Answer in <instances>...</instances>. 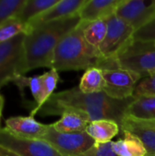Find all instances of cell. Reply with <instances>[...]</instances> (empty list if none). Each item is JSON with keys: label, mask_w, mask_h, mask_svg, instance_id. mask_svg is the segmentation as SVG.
Masks as SVG:
<instances>
[{"label": "cell", "mask_w": 155, "mask_h": 156, "mask_svg": "<svg viewBox=\"0 0 155 156\" xmlns=\"http://www.w3.org/2000/svg\"><path fill=\"white\" fill-rule=\"evenodd\" d=\"M79 156H118L112 150V142L107 144H95L88 152Z\"/></svg>", "instance_id": "cell-27"}, {"label": "cell", "mask_w": 155, "mask_h": 156, "mask_svg": "<svg viewBox=\"0 0 155 156\" xmlns=\"http://www.w3.org/2000/svg\"><path fill=\"white\" fill-rule=\"evenodd\" d=\"M78 15L32 28L24 38L26 71L38 68L52 69L53 56L59 42L80 23Z\"/></svg>", "instance_id": "cell-2"}, {"label": "cell", "mask_w": 155, "mask_h": 156, "mask_svg": "<svg viewBox=\"0 0 155 156\" xmlns=\"http://www.w3.org/2000/svg\"><path fill=\"white\" fill-rule=\"evenodd\" d=\"M155 96V71L141 80L135 88L133 97L138 96Z\"/></svg>", "instance_id": "cell-25"}, {"label": "cell", "mask_w": 155, "mask_h": 156, "mask_svg": "<svg viewBox=\"0 0 155 156\" xmlns=\"http://www.w3.org/2000/svg\"><path fill=\"white\" fill-rule=\"evenodd\" d=\"M48 124H43L32 116H16L5 120V130L15 136L26 139L42 140Z\"/></svg>", "instance_id": "cell-13"}, {"label": "cell", "mask_w": 155, "mask_h": 156, "mask_svg": "<svg viewBox=\"0 0 155 156\" xmlns=\"http://www.w3.org/2000/svg\"><path fill=\"white\" fill-rule=\"evenodd\" d=\"M125 116L137 119H155V96L134 97L127 108Z\"/></svg>", "instance_id": "cell-18"}, {"label": "cell", "mask_w": 155, "mask_h": 156, "mask_svg": "<svg viewBox=\"0 0 155 156\" xmlns=\"http://www.w3.org/2000/svg\"><path fill=\"white\" fill-rule=\"evenodd\" d=\"M86 21L69 33L55 49L52 69L58 71L81 70L97 68L101 57L98 48L92 47L84 37Z\"/></svg>", "instance_id": "cell-3"}, {"label": "cell", "mask_w": 155, "mask_h": 156, "mask_svg": "<svg viewBox=\"0 0 155 156\" xmlns=\"http://www.w3.org/2000/svg\"><path fill=\"white\" fill-rule=\"evenodd\" d=\"M59 0H26L21 12L16 16L25 23H28L54 6Z\"/></svg>", "instance_id": "cell-20"}, {"label": "cell", "mask_w": 155, "mask_h": 156, "mask_svg": "<svg viewBox=\"0 0 155 156\" xmlns=\"http://www.w3.org/2000/svg\"><path fill=\"white\" fill-rule=\"evenodd\" d=\"M123 138L112 142V150L118 156H147L142 141L129 132H122Z\"/></svg>", "instance_id": "cell-17"}, {"label": "cell", "mask_w": 155, "mask_h": 156, "mask_svg": "<svg viewBox=\"0 0 155 156\" xmlns=\"http://www.w3.org/2000/svg\"><path fill=\"white\" fill-rule=\"evenodd\" d=\"M133 40L155 42V18L134 32Z\"/></svg>", "instance_id": "cell-26"}, {"label": "cell", "mask_w": 155, "mask_h": 156, "mask_svg": "<svg viewBox=\"0 0 155 156\" xmlns=\"http://www.w3.org/2000/svg\"><path fill=\"white\" fill-rule=\"evenodd\" d=\"M4 98L0 95V118H1V114H2V111H3V107H4Z\"/></svg>", "instance_id": "cell-29"}, {"label": "cell", "mask_w": 155, "mask_h": 156, "mask_svg": "<svg viewBox=\"0 0 155 156\" xmlns=\"http://www.w3.org/2000/svg\"><path fill=\"white\" fill-rule=\"evenodd\" d=\"M91 122L88 114L76 110H66L60 120L53 123L56 131L63 133H79L86 132L89 124Z\"/></svg>", "instance_id": "cell-15"}, {"label": "cell", "mask_w": 155, "mask_h": 156, "mask_svg": "<svg viewBox=\"0 0 155 156\" xmlns=\"http://www.w3.org/2000/svg\"><path fill=\"white\" fill-rule=\"evenodd\" d=\"M107 24L106 37L98 48V50L101 58L116 60L119 53L133 40L135 30L116 15L108 18Z\"/></svg>", "instance_id": "cell-6"}, {"label": "cell", "mask_w": 155, "mask_h": 156, "mask_svg": "<svg viewBox=\"0 0 155 156\" xmlns=\"http://www.w3.org/2000/svg\"><path fill=\"white\" fill-rule=\"evenodd\" d=\"M121 131L120 125L112 120H98L90 122L86 133L97 144H107L119 134Z\"/></svg>", "instance_id": "cell-16"}, {"label": "cell", "mask_w": 155, "mask_h": 156, "mask_svg": "<svg viewBox=\"0 0 155 156\" xmlns=\"http://www.w3.org/2000/svg\"><path fill=\"white\" fill-rule=\"evenodd\" d=\"M122 132H129L143 144L147 156H155V119H137L125 116L121 124Z\"/></svg>", "instance_id": "cell-11"}, {"label": "cell", "mask_w": 155, "mask_h": 156, "mask_svg": "<svg viewBox=\"0 0 155 156\" xmlns=\"http://www.w3.org/2000/svg\"><path fill=\"white\" fill-rule=\"evenodd\" d=\"M115 15L136 31L155 18V0H122Z\"/></svg>", "instance_id": "cell-10"}, {"label": "cell", "mask_w": 155, "mask_h": 156, "mask_svg": "<svg viewBox=\"0 0 155 156\" xmlns=\"http://www.w3.org/2000/svg\"><path fill=\"white\" fill-rule=\"evenodd\" d=\"M25 34L0 44V89L26 71L24 49Z\"/></svg>", "instance_id": "cell-5"}, {"label": "cell", "mask_w": 155, "mask_h": 156, "mask_svg": "<svg viewBox=\"0 0 155 156\" xmlns=\"http://www.w3.org/2000/svg\"><path fill=\"white\" fill-rule=\"evenodd\" d=\"M134 97L127 100H115L104 91L86 94L79 87L54 93L37 111L40 115H61L72 109L88 114L91 122L98 120H112L120 127L126 111Z\"/></svg>", "instance_id": "cell-1"}, {"label": "cell", "mask_w": 155, "mask_h": 156, "mask_svg": "<svg viewBox=\"0 0 155 156\" xmlns=\"http://www.w3.org/2000/svg\"><path fill=\"white\" fill-rule=\"evenodd\" d=\"M121 2L122 0H88L79 16L81 21L86 22L108 19L115 15Z\"/></svg>", "instance_id": "cell-14"}, {"label": "cell", "mask_w": 155, "mask_h": 156, "mask_svg": "<svg viewBox=\"0 0 155 156\" xmlns=\"http://www.w3.org/2000/svg\"><path fill=\"white\" fill-rule=\"evenodd\" d=\"M26 0H0V25L7 19L16 16Z\"/></svg>", "instance_id": "cell-23"}, {"label": "cell", "mask_w": 155, "mask_h": 156, "mask_svg": "<svg viewBox=\"0 0 155 156\" xmlns=\"http://www.w3.org/2000/svg\"><path fill=\"white\" fill-rule=\"evenodd\" d=\"M120 68L135 72L143 78L155 71V42L132 40L116 58Z\"/></svg>", "instance_id": "cell-4"}, {"label": "cell", "mask_w": 155, "mask_h": 156, "mask_svg": "<svg viewBox=\"0 0 155 156\" xmlns=\"http://www.w3.org/2000/svg\"><path fill=\"white\" fill-rule=\"evenodd\" d=\"M43 84V104L54 94V90L57 88L59 80L58 71L55 69H50L48 71L41 75ZM39 110V109H38Z\"/></svg>", "instance_id": "cell-24"}, {"label": "cell", "mask_w": 155, "mask_h": 156, "mask_svg": "<svg viewBox=\"0 0 155 156\" xmlns=\"http://www.w3.org/2000/svg\"><path fill=\"white\" fill-rule=\"evenodd\" d=\"M42 140L51 144L63 156L81 155L96 144L86 132L63 133L56 131L52 124H48V128Z\"/></svg>", "instance_id": "cell-8"}, {"label": "cell", "mask_w": 155, "mask_h": 156, "mask_svg": "<svg viewBox=\"0 0 155 156\" xmlns=\"http://www.w3.org/2000/svg\"><path fill=\"white\" fill-rule=\"evenodd\" d=\"M107 20L108 19H100L92 22H86L84 37L89 44L96 48L100 47L106 37L108 29Z\"/></svg>", "instance_id": "cell-21"}, {"label": "cell", "mask_w": 155, "mask_h": 156, "mask_svg": "<svg viewBox=\"0 0 155 156\" xmlns=\"http://www.w3.org/2000/svg\"><path fill=\"white\" fill-rule=\"evenodd\" d=\"M29 26L23 22L17 16L11 17L0 25V44L11 40L16 36L27 34L29 32Z\"/></svg>", "instance_id": "cell-22"}, {"label": "cell", "mask_w": 155, "mask_h": 156, "mask_svg": "<svg viewBox=\"0 0 155 156\" xmlns=\"http://www.w3.org/2000/svg\"><path fill=\"white\" fill-rule=\"evenodd\" d=\"M0 145L21 156H63L51 144L37 139H26L0 129Z\"/></svg>", "instance_id": "cell-9"}, {"label": "cell", "mask_w": 155, "mask_h": 156, "mask_svg": "<svg viewBox=\"0 0 155 156\" xmlns=\"http://www.w3.org/2000/svg\"><path fill=\"white\" fill-rule=\"evenodd\" d=\"M105 86V80L102 70L99 68L88 69L80 79L79 88L86 94L102 92Z\"/></svg>", "instance_id": "cell-19"}, {"label": "cell", "mask_w": 155, "mask_h": 156, "mask_svg": "<svg viewBox=\"0 0 155 156\" xmlns=\"http://www.w3.org/2000/svg\"><path fill=\"white\" fill-rule=\"evenodd\" d=\"M87 2L88 0H59L50 9L47 10L40 16L29 21L27 23L29 26V29L31 30L36 27L52 21L76 16L79 13V11L86 5Z\"/></svg>", "instance_id": "cell-12"}, {"label": "cell", "mask_w": 155, "mask_h": 156, "mask_svg": "<svg viewBox=\"0 0 155 156\" xmlns=\"http://www.w3.org/2000/svg\"><path fill=\"white\" fill-rule=\"evenodd\" d=\"M101 70L105 80L103 91L115 100L132 98L136 86L143 79L141 75L119 66Z\"/></svg>", "instance_id": "cell-7"}, {"label": "cell", "mask_w": 155, "mask_h": 156, "mask_svg": "<svg viewBox=\"0 0 155 156\" xmlns=\"http://www.w3.org/2000/svg\"><path fill=\"white\" fill-rule=\"evenodd\" d=\"M0 156H21L0 145Z\"/></svg>", "instance_id": "cell-28"}]
</instances>
